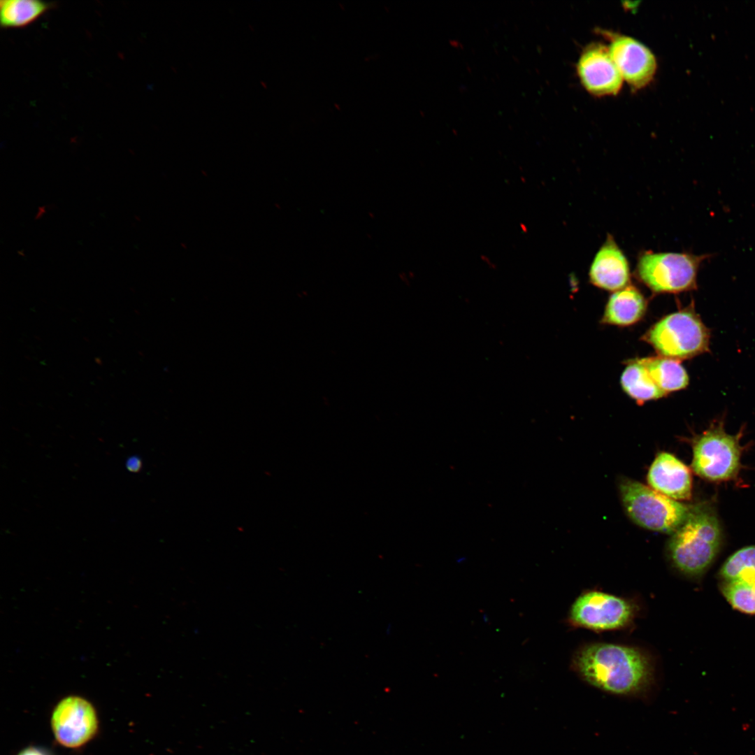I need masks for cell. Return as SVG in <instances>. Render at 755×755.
I'll use <instances>...</instances> for the list:
<instances>
[{
  "instance_id": "8",
  "label": "cell",
  "mask_w": 755,
  "mask_h": 755,
  "mask_svg": "<svg viewBox=\"0 0 755 755\" xmlns=\"http://www.w3.org/2000/svg\"><path fill=\"white\" fill-rule=\"evenodd\" d=\"M51 726L57 742L68 748H78L93 738L99 721L95 708L87 700L69 696L55 707Z\"/></svg>"
},
{
  "instance_id": "5",
  "label": "cell",
  "mask_w": 755,
  "mask_h": 755,
  "mask_svg": "<svg viewBox=\"0 0 755 755\" xmlns=\"http://www.w3.org/2000/svg\"><path fill=\"white\" fill-rule=\"evenodd\" d=\"M628 516L645 528L673 533L686 519L690 508L651 487L626 479L619 485Z\"/></svg>"
},
{
  "instance_id": "9",
  "label": "cell",
  "mask_w": 755,
  "mask_h": 755,
  "mask_svg": "<svg viewBox=\"0 0 755 755\" xmlns=\"http://www.w3.org/2000/svg\"><path fill=\"white\" fill-rule=\"evenodd\" d=\"M605 34L610 40L609 52L623 80L635 89L647 86L653 80L657 68L653 53L631 37Z\"/></svg>"
},
{
  "instance_id": "2",
  "label": "cell",
  "mask_w": 755,
  "mask_h": 755,
  "mask_svg": "<svg viewBox=\"0 0 755 755\" xmlns=\"http://www.w3.org/2000/svg\"><path fill=\"white\" fill-rule=\"evenodd\" d=\"M721 543V526L710 508H690L683 524L668 542L670 559L681 573L691 577L703 575L714 561Z\"/></svg>"
},
{
  "instance_id": "4",
  "label": "cell",
  "mask_w": 755,
  "mask_h": 755,
  "mask_svg": "<svg viewBox=\"0 0 755 755\" xmlns=\"http://www.w3.org/2000/svg\"><path fill=\"white\" fill-rule=\"evenodd\" d=\"M711 254L644 251L638 258L637 279L654 293L678 294L697 288L698 273Z\"/></svg>"
},
{
  "instance_id": "12",
  "label": "cell",
  "mask_w": 755,
  "mask_h": 755,
  "mask_svg": "<svg viewBox=\"0 0 755 755\" xmlns=\"http://www.w3.org/2000/svg\"><path fill=\"white\" fill-rule=\"evenodd\" d=\"M651 488L675 500H686L691 495V475L689 468L674 455L658 454L647 474Z\"/></svg>"
},
{
  "instance_id": "20",
  "label": "cell",
  "mask_w": 755,
  "mask_h": 755,
  "mask_svg": "<svg viewBox=\"0 0 755 755\" xmlns=\"http://www.w3.org/2000/svg\"><path fill=\"white\" fill-rule=\"evenodd\" d=\"M17 755H48L45 751L39 748L31 747L21 751Z\"/></svg>"
},
{
  "instance_id": "19",
  "label": "cell",
  "mask_w": 755,
  "mask_h": 755,
  "mask_svg": "<svg viewBox=\"0 0 755 755\" xmlns=\"http://www.w3.org/2000/svg\"><path fill=\"white\" fill-rule=\"evenodd\" d=\"M142 464L141 458L137 456L129 457L126 462L127 469L133 473L140 471L142 468Z\"/></svg>"
},
{
  "instance_id": "13",
  "label": "cell",
  "mask_w": 755,
  "mask_h": 755,
  "mask_svg": "<svg viewBox=\"0 0 755 755\" xmlns=\"http://www.w3.org/2000/svg\"><path fill=\"white\" fill-rule=\"evenodd\" d=\"M647 309V301L633 285L614 292L605 306L602 322L619 326L633 325L640 321Z\"/></svg>"
},
{
  "instance_id": "15",
  "label": "cell",
  "mask_w": 755,
  "mask_h": 755,
  "mask_svg": "<svg viewBox=\"0 0 755 755\" xmlns=\"http://www.w3.org/2000/svg\"><path fill=\"white\" fill-rule=\"evenodd\" d=\"M641 359L656 384L666 395L688 386L689 378L680 361L661 356Z\"/></svg>"
},
{
  "instance_id": "1",
  "label": "cell",
  "mask_w": 755,
  "mask_h": 755,
  "mask_svg": "<svg viewBox=\"0 0 755 755\" xmlns=\"http://www.w3.org/2000/svg\"><path fill=\"white\" fill-rule=\"evenodd\" d=\"M573 667L589 684L617 696L644 693L653 677L649 660L642 651L617 644L585 646L575 655Z\"/></svg>"
},
{
  "instance_id": "17",
  "label": "cell",
  "mask_w": 755,
  "mask_h": 755,
  "mask_svg": "<svg viewBox=\"0 0 755 755\" xmlns=\"http://www.w3.org/2000/svg\"><path fill=\"white\" fill-rule=\"evenodd\" d=\"M721 592L733 608L755 614V576L724 582Z\"/></svg>"
},
{
  "instance_id": "7",
  "label": "cell",
  "mask_w": 755,
  "mask_h": 755,
  "mask_svg": "<svg viewBox=\"0 0 755 755\" xmlns=\"http://www.w3.org/2000/svg\"><path fill=\"white\" fill-rule=\"evenodd\" d=\"M635 612L633 603L624 598L589 591L575 599L570 610L568 621L573 626L596 631L614 630L628 625Z\"/></svg>"
},
{
  "instance_id": "11",
  "label": "cell",
  "mask_w": 755,
  "mask_h": 755,
  "mask_svg": "<svg viewBox=\"0 0 755 755\" xmlns=\"http://www.w3.org/2000/svg\"><path fill=\"white\" fill-rule=\"evenodd\" d=\"M589 277L594 286L614 292L624 288L629 283L628 261L611 235H607L595 255Z\"/></svg>"
},
{
  "instance_id": "10",
  "label": "cell",
  "mask_w": 755,
  "mask_h": 755,
  "mask_svg": "<svg viewBox=\"0 0 755 755\" xmlns=\"http://www.w3.org/2000/svg\"><path fill=\"white\" fill-rule=\"evenodd\" d=\"M577 71L584 87L598 96L617 94L624 81L608 47L601 43L589 45L582 51Z\"/></svg>"
},
{
  "instance_id": "6",
  "label": "cell",
  "mask_w": 755,
  "mask_h": 755,
  "mask_svg": "<svg viewBox=\"0 0 755 755\" xmlns=\"http://www.w3.org/2000/svg\"><path fill=\"white\" fill-rule=\"evenodd\" d=\"M740 454L738 436L727 433L721 422H715L695 440L692 468L709 480H729L738 472Z\"/></svg>"
},
{
  "instance_id": "18",
  "label": "cell",
  "mask_w": 755,
  "mask_h": 755,
  "mask_svg": "<svg viewBox=\"0 0 755 755\" xmlns=\"http://www.w3.org/2000/svg\"><path fill=\"white\" fill-rule=\"evenodd\" d=\"M719 576L724 582L755 576V545L742 547L722 564Z\"/></svg>"
},
{
  "instance_id": "16",
  "label": "cell",
  "mask_w": 755,
  "mask_h": 755,
  "mask_svg": "<svg viewBox=\"0 0 755 755\" xmlns=\"http://www.w3.org/2000/svg\"><path fill=\"white\" fill-rule=\"evenodd\" d=\"M53 6L50 2L38 0H1L0 23L1 28H22L33 23Z\"/></svg>"
},
{
  "instance_id": "14",
  "label": "cell",
  "mask_w": 755,
  "mask_h": 755,
  "mask_svg": "<svg viewBox=\"0 0 755 755\" xmlns=\"http://www.w3.org/2000/svg\"><path fill=\"white\" fill-rule=\"evenodd\" d=\"M620 382L625 393L639 403L666 396L656 384L641 359L627 363Z\"/></svg>"
},
{
  "instance_id": "3",
  "label": "cell",
  "mask_w": 755,
  "mask_h": 755,
  "mask_svg": "<svg viewBox=\"0 0 755 755\" xmlns=\"http://www.w3.org/2000/svg\"><path fill=\"white\" fill-rule=\"evenodd\" d=\"M711 333L689 306L670 313L652 326L642 340L659 356L681 361L710 352Z\"/></svg>"
}]
</instances>
